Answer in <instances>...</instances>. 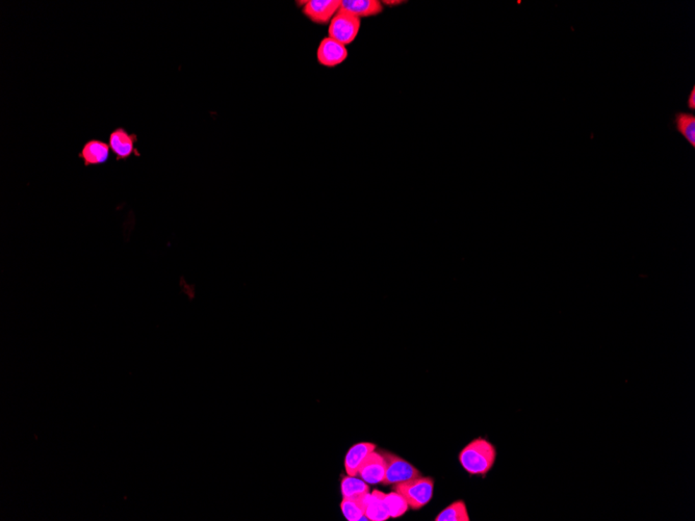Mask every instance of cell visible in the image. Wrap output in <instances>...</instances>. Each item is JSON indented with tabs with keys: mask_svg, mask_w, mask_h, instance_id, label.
<instances>
[{
	"mask_svg": "<svg viewBox=\"0 0 695 521\" xmlns=\"http://www.w3.org/2000/svg\"><path fill=\"white\" fill-rule=\"evenodd\" d=\"M687 107L690 111H694L695 109V85L692 87L689 96H688Z\"/></svg>",
	"mask_w": 695,
	"mask_h": 521,
	"instance_id": "18",
	"label": "cell"
},
{
	"mask_svg": "<svg viewBox=\"0 0 695 521\" xmlns=\"http://www.w3.org/2000/svg\"><path fill=\"white\" fill-rule=\"evenodd\" d=\"M361 19L339 10L329 23L328 37L343 45L354 42L361 30Z\"/></svg>",
	"mask_w": 695,
	"mask_h": 521,
	"instance_id": "3",
	"label": "cell"
},
{
	"mask_svg": "<svg viewBox=\"0 0 695 521\" xmlns=\"http://www.w3.org/2000/svg\"><path fill=\"white\" fill-rule=\"evenodd\" d=\"M381 454L385 457V463H387L385 477L382 482L383 485L394 486V484L421 477V472H418V468L414 467L406 460L389 452H382Z\"/></svg>",
	"mask_w": 695,
	"mask_h": 521,
	"instance_id": "4",
	"label": "cell"
},
{
	"mask_svg": "<svg viewBox=\"0 0 695 521\" xmlns=\"http://www.w3.org/2000/svg\"><path fill=\"white\" fill-rule=\"evenodd\" d=\"M394 491L399 492L414 511L428 505L433 498L434 479L430 477H418L409 481L394 484Z\"/></svg>",
	"mask_w": 695,
	"mask_h": 521,
	"instance_id": "2",
	"label": "cell"
},
{
	"mask_svg": "<svg viewBox=\"0 0 695 521\" xmlns=\"http://www.w3.org/2000/svg\"><path fill=\"white\" fill-rule=\"evenodd\" d=\"M497 450L490 440L478 437L466 444L459 453L460 465L470 476L485 478L495 466Z\"/></svg>",
	"mask_w": 695,
	"mask_h": 521,
	"instance_id": "1",
	"label": "cell"
},
{
	"mask_svg": "<svg viewBox=\"0 0 695 521\" xmlns=\"http://www.w3.org/2000/svg\"><path fill=\"white\" fill-rule=\"evenodd\" d=\"M466 501L458 500L442 510L435 517V521H470Z\"/></svg>",
	"mask_w": 695,
	"mask_h": 521,
	"instance_id": "15",
	"label": "cell"
},
{
	"mask_svg": "<svg viewBox=\"0 0 695 521\" xmlns=\"http://www.w3.org/2000/svg\"><path fill=\"white\" fill-rule=\"evenodd\" d=\"M385 503L389 510L390 518H398L409 511V505L399 492L385 494Z\"/></svg>",
	"mask_w": 695,
	"mask_h": 521,
	"instance_id": "17",
	"label": "cell"
},
{
	"mask_svg": "<svg viewBox=\"0 0 695 521\" xmlns=\"http://www.w3.org/2000/svg\"><path fill=\"white\" fill-rule=\"evenodd\" d=\"M375 448H376V446L374 443L361 442V443L354 444L348 450L345 458V468L348 476L357 477L361 464L363 463L368 455L375 450Z\"/></svg>",
	"mask_w": 695,
	"mask_h": 521,
	"instance_id": "11",
	"label": "cell"
},
{
	"mask_svg": "<svg viewBox=\"0 0 695 521\" xmlns=\"http://www.w3.org/2000/svg\"><path fill=\"white\" fill-rule=\"evenodd\" d=\"M349 52L347 46L337 42L334 39L327 37L319 44L317 59L320 65L327 68H334L347 60Z\"/></svg>",
	"mask_w": 695,
	"mask_h": 521,
	"instance_id": "6",
	"label": "cell"
},
{
	"mask_svg": "<svg viewBox=\"0 0 695 521\" xmlns=\"http://www.w3.org/2000/svg\"><path fill=\"white\" fill-rule=\"evenodd\" d=\"M341 11L359 19L367 18L381 14L383 4L378 0H345L342 1Z\"/></svg>",
	"mask_w": 695,
	"mask_h": 521,
	"instance_id": "9",
	"label": "cell"
},
{
	"mask_svg": "<svg viewBox=\"0 0 695 521\" xmlns=\"http://www.w3.org/2000/svg\"><path fill=\"white\" fill-rule=\"evenodd\" d=\"M387 470V463L381 453L373 450L359 467L358 474L368 485L382 483Z\"/></svg>",
	"mask_w": 695,
	"mask_h": 521,
	"instance_id": "7",
	"label": "cell"
},
{
	"mask_svg": "<svg viewBox=\"0 0 695 521\" xmlns=\"http://www.w3.org/2000/svg\"><path fill=\"white\" fill-rule=\"evenodd\" d=\"M383 492L374 490L365 496V512L368 520L385 521L389 520V510L385 503Z\"/></svg>",
	"mask_w": 695,
	"mask_h": 521,
	"instance_id": "12",
	"label": "cell"
},
{
	"mask_svg": "<svg viewBox=\"0 0 695 521\" xmlns=\"http://www.w3.org/2000/svg\"><path fill=\"white\" fill-rule=\"evenodd\" d=\"M370 492L368 484L363 479L348 476L342 481V494L346 498H355Z\"/></svg>",
	"mask_w": 695,
	"mask_h": 521,
	"instance_id": "16",
	"label": "cell"
},
{
	"mask_svg": "<svg viewBox=\"0 0 695 521\" xmlns=\"http://www.w3.org/2000/svg\"><path fill=\"white\" fill-rule=\"evenodd\" d=\"M339 0H306L303 4V14L315 24L330 23L333 17L341 10Z\"/></svg>",
	"mask_w": 695,
	"mask_h": 521,
	"instance_id": "5",
	"label": "cell"
},
{
	"mask_svg": "<svg viewBox=\"0 0 695 521\" xmlns=\"http://www.w3.org/2000/svg\"><path fill=\"white\" fill-rule=\"evenodd\" d=\"M135 141L137 135H129L124 128H118L109 135V145L115 153L117 161H120L127 159L133 154L140 157V153L135 148Z\"/></svg>",
	"mask_w": 695,
	"mask_h": 521,
	"instance_id": "8",
	"label": "cell"
},
{
	"mask_svg": "<svg viewBox=\"0 0 695 521\" xmlns=\"http://www.w3.org/2000/svg\"><path fill=\"white\" fill-rule=\"evenodd\" d=\"M381 2H382V4H387V6H398V4H403L404 1H389V0L387 1V0H385V1Z\"/></svg>",
	"mask_w": 695,
	"mask_h": 521,
	"instance_id": "19",
	"label": "cell"
},
{
	"mask_svg": "<svg viewBox=\"0 0 695 521\" xmlns=\"http://www.w3.org/2000/svg\"><path fill=\"white\" fill-rule=\"evenodd\" d=\"M355 498H344L341 503L342 512L349 521L368 520L365 515V496Z\"/></svg>",
	"mask_w": 695,
	"mask_h": 521,
	"instance_id": "13",
	"label": "cell"
},
{
	"mask_svg": "<svg viewBox=\"0 0 695 521\" xmlns=\"http://www.w3.org/2000/svg\"><path fill=\"white\" fill-rule=\"evenodd\" d=\"M111 147L98 140H91L85 144L80 153V159H83L85 166L102 165L107 163L109 159Z\"/></svg>",
	"mask_w": 695,
	"mask_h": 521,
	"instance_id": "10",
	"label": "cell"
},
{
	"mask_svg": "<svg viewBox=\"0 0 695 521\" xmlns=\"http://www.w3.org/2000/svg\"><path fill=\"white\" fill-rule=\"evenodd\" d=\"M675 128L681 133L688 143L695 147V115L691 113L679 111L674 118Z\"/></svg>",
	"mask_w": 695,
	"mask_h": 521,
	"instance_id": "14",
	"label": "cell"
}]
</instances>
